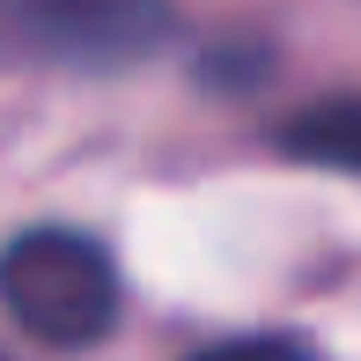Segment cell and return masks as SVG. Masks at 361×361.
<instances>
[{"label": "cell", "mask_w": 361, "mask_h": 361, "mask_svg": "<svg viewBox=\"0 0 361 361\" xmlns=\"http://www.w3.org/2000/svg\"><path fill=\"white\" fill-rule=\"evenodd\" d=\"M118 266L96 236L81 228H23V236L0 243V310L23 324L37 347L81 354V347H104L118 332Z\"/></svg>", "instance_id": "1"}, {"label": "cell", "mask_w": 361, "mask_h": 361, "mask_svg": "<svg viewBox=\"0 0 361 361\" xmlns=\"http://www.w3.org/2000/svg\"><path fill=\"white\" fill-rule=\"evenodd\" d=\"M170 0H0V67L133 74L170 44Z\"/></svg>", "instance_id": "2"}, {"label": "cell", "mask_w": 361, "mask_h": 361, "mask_svg": "<svg viewBox=\"0 0 361 361\" xmlns=\"http://www.w3.org/2000/svg\"><path fill=\"white\" fill-rule=\"evenodd\" d=\"M273 147L295 162H317V170L361 177V96H317V104L288 111L273 126Z\"/></svg>", "instance_id": "3"}, {"label": "cell", "mask_w": 361, "mask_h": 361, "mask_svg": "<svg viewBox=\"0 0 361 361\" xmlns=\"http://www.w3.org/2000/svg\"><path fill=\"white\" fill-rule=\"evenodd\" d=\"M200 81H214V89H251V81H266V44H207L200 52Z\"/></svg>", "instance_id": "4"}, {"label": "cell", "mask_w": 361, "mask_h": 361, "mask_svg": "<svg viewBox=\"0 0 361 361\" xmlns=\"http://www.w3.org/2000/svg\"><path fill=\"white\" fill-rule=\"evenodd\" d=\"M185 361H310V347L288 332H251V339H214V347H200Z\"/></svg>", "instance_id": "5"}]
</instances>
